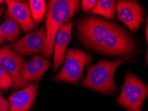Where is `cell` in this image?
<instances>
[{
	"label": "cell",
	"instance_id": "17",
	"mask_svg": "<svg viewBox=\"0 0 148 111\" xmlns=\"http://www.w3.org/2000/svg\"><path fill=\"white\" fill-rule=\"evenodd\" d=\"M96 0H82L81 2L82 10L84 11H90L97 3Z\"/></svg>",
	"mask_w": 148,
	"mask_h": 111
},
{
	"label": "cell",
	"instance_id": "16",
	"mask_svg": "<svg viewBox=\"0 0 148 111\" xmlns=\"http://www.w3.org/2000/svg\"><path fill=\"white\" fill-rule=\"evenodd\" d=\"M12 85L13 81L12 77L0 65V89L7 90Z\"/></svg>",
	"mask_w": 148,
	"mask_h": 111
},
{
	"label": "cell",
	"instance_id": "6",
	"mask_svg": "<svg viewBox=\"0 0 148 111\" xmlns=\"http://www.w3.org/2000/svg\"><path fill=\"white\" fill-rule=\"evenodd\" d=\"M24 62V59L15 53L8 45L0 49V65L12 77L13 90L24 89L29 85L22 80L19 74Z\"/></svg>",
	"mask_w": 148,
	"mask_h": 111
},
{
	"label": "cell",
	"instance_id": "20",
	"mask_svg": "<svg viewBox=\"0 0 148 111\" xmlns=\"http://www.w3.org/2000/svg\"><path fill=\"white\" fill-rule=\"evenodd\" d=\"M3 7L0 6V17H1V15H2V13H3Z\"/></svg>",
	"mask_w": 148,
	"mask_h": 111
},
{
	"label": "cell",
	"instance_id": "8",
	"mask_svg": "<svg viewBox=\"0 0 148 111\" xmlns=\"http://www.w3.org/2000/svg\"><path fill=\"white\" fill-rule=\"evenodd\" d=\"M118 19L124 23L132 31H136L143 21L142 7L135 1H117L115 3Z\"/></svg>",
	"mask_w": 148,
	"mask_h": 111
},
{
	"label": "cell",
	"instance_id": "14",
	"mask_svg": "<svg viewBox=\"0 0 148 111\" xmlns=\"http://www.w3.org/2000/svg\"><path fill=\"white\" fill-rule=\"evenodd\" d=\"M115 3L114 0H100L90 13L100 15L108 20L113 19L116 13Z\"/></svg>",
	"mask_w": 148,
	"mask_h": 111
},
{
	"label": "cell",
	"instance_id": "22",
	"mask_svg": "<svg viewBox=\"0 0 148 111\" xmlns=\"http://www.w3.org/2000/svg\"><path fill=\"white\" fill-rule=\"evenodd\" d=\"M0 94H1V92H0Z\"/></svg>",
	"mask_w": 148,
	"mask_h": 111
},
{
	"label": "cell",
	"instance_id": "1",
	"mask_svg": "<svg viewBox=\"0 0 148 111\" xmlns=\"http://www.w3.org/2000/svg\"><path fill=\"white\" fill-rule=\"evenodd\" d=\"M78 37L85 46L110 56L129 57L136 45L122 27L101 18L88 17L76 22Z\"/></svg>",
	"mask_w": 148,
	"mask_h": 111
},
{
	"label": "cell",
	"instance_id": "19",
	"mask_svg": "<svg viewBox=\"0 0 148 111\" xmlns=\"http://www.w3.org/2000/svg\"><path fill=\"white\" fill-rule=\"evenodd\" d=\"M145 36H146V39L147 41V19L146 21V24H145Z\"/></svg>",
	"mask_w": 148,
	"mask_h": 111
},
{
	"label": "cell",
	"instance_id": "13",
	"mask_svg": "<svg viewBox=\"0 0 148 111\" xmlns=\"http://www.w3.org/2000/svg\"><path fill=\"white\" fill-rule=\"evenodd\" d=\"M20 30L17 23L12 17H9L0 26V45L17 39L20 35Z\"/></svg>",
	"mask_w": 148,
	"mask_h": 111
},
{
	"label": "cell",
	"instance_id": "11",
	"mask_svg": "<svg viewBox=\"0 0 148 111\" xmlns=\"http://www.w3.org/2000/svg\"><path fill=\"white\" fill-rule=\"evenodd\" d=\"M51 63L44 57L38 55L33 56L25 63L20 71L19 74L22 80L29 84L39 81L51 67Z\"/></svg>",
	"mask_w": 148,
	"mask_h": 111
},
{
	"label": "cell",
	"instance_id": "15",
	"mask_svg": "<svg viewBox=\"0 0 148 111\" xmlns=\"http://www.w3.org/2000/svg\"><path fill=\"white\" fill-rule=\"evenodd\" d=\"M31 17L36 23L43 21L46 13V3L42 0H30L29 1Z\"/></svg>",
	"mask_w": 148,
	"mask_h": 111
},
{
	"label": "cell",
	"instance_id": "12",
	"mask_svg": "<svg viewBox=\"0 0 148 111\" xmlns=\"http://www.w3.org/2000/svg\"><path fill=\"white\" fill-rule=\"evenodd\" d=\"M37 85L31 83L9 97L10 111H29L33 107L37 94Z\"/></svg>",
	"mask_w": 148,
	"mask_h": 111
},
{
	"label": "cell",
	"instance_id": "7",
	"mask_svg": "<svg viewBox=\"0 0 148 111\" xmlns=\"http://www.w3.org/2000/svg\"><path fill=\"white\" fill-rule=\"evenodd\" d=\"M47 39L45 28L27 34L21 39L10 43L12 50L19 56L37 55L41 52Z\"/></svg>",
	"mask_w": 148,
	"mask_h": 111
},
{
	"label": "cell",
	"instance_id": "9",
	"mask_svg": "<svg viewBox=\"0 0 148 111\" xmlns=\"http://www.w3.org/2000/svg\"><path fill=\"white\" fill-rule=\"evenodd\" d=\"M8 13L10 17L16 21L24 32L32 31L36 28V23L31 17L29 4L26 2L7 0Z\"/></svg>",
	"mask_w": 148,
	"mask_h": 111
},
{
	"label": "cell",
	"instance_id": "3",
	"mask_svg": "<svg viewBox=\"0 0 148 111\" xmlns=\"http://www.w3.org/2000/svg\"><path fill=\"white\" fill-rule=\"evenodd\" d=\"M129 58L130 57L114 61L102 59L96 64L91 65L87 69L86 77L82 81L81 85L102 93H114L116 90L114 81L115 72L117 68Z\"/></svg>",
	"mask_w": 148,
	"mask_h": 111
},
{
	"label": "cell",
	"instance_id": "21",
	"mask_svg": "<svg viewBox=\"0 0 148 111\" xmlns=\"http://www.w3.org/2000/svg\"><path fill=\"white\" fill-rule=\"evenodd\" d=\"M3 1H0V4H3Z\"/></svg>",
	"mask_w": 148,
	"mask_h": 111
},
{
	"label": "cell",
	"instance_id": "2",
	"mask_svg": "<svg viewBox=\"0 0 148 111\" xmlns=\"http://www.w3.org/2000/svg\"><path fill=\"white\" fill-rule=\"evenodd\" d=\"M77 0H51L46 5L45 30L47 39L41 51L45 59L53 55V41L55 34L62 25L75 15L79 9Z\"/></svg>",
	"mask_w": 148,
	"mask_h": 111
},
{
	"label": "cell",
	"instance_id": "10",
	"mask_svg": "<svg viewBox=\"0 0 148 111\" xmlns=\"http://www.w3.org/2000/svg\"><path fill=\"white\" fill-rule=\"evenodd\" d=\"M72 28L73 22L66 23L62 25L55 34L53 41V72L57 71L64 63L66 47L72 38Z\"/></svg>",
	"mask_w": 148,
	"mask_h": 111
},
{
	"label": "cell",
	"instance_id": "18",
	"mask_svg": "<svg viewBox=\"0 0 148 111\" xmlns=\"http://www.w3.org/2000/svg\"><path fill=\"white\" fill-rule=\"evenodd\" d=\"M10 105L9 101L0 96V111H10Z\"/></svg>",
	"mask_w": 148,
	"mask_h": 111
},
{
	"label": "cell",
	"instance_id": "4",
	"mask_svg": "<svg viewBox=\"0 0 148 111\" xmlns=\"http://www.w3.org/2000/svg\"><path fill=\"white\" fill-rule=\"evenodd\" d=\"M147 94L146 84L131 72H127L117 102L127 111H142V105Z\"/></svg>",
	"mask_w": 148,
	"mask_h": 111
},
{
	"label": "cell",
	"instance_id": "5",
	"mask_svg": "<svg viewBox=\"0 0 148 111\" xmlns=\"http://www.w3.org/2000/svg\"><path fill=\"white\" fill-rule=\"evenodd\" d=\"M64 66L55 77V81L77 85L82 77L83 69L92 61V56L79 49H69L65 55Z\"/></svg>",
	"mask_w": 148,
	"mask_h": 111
}]
</instances>
